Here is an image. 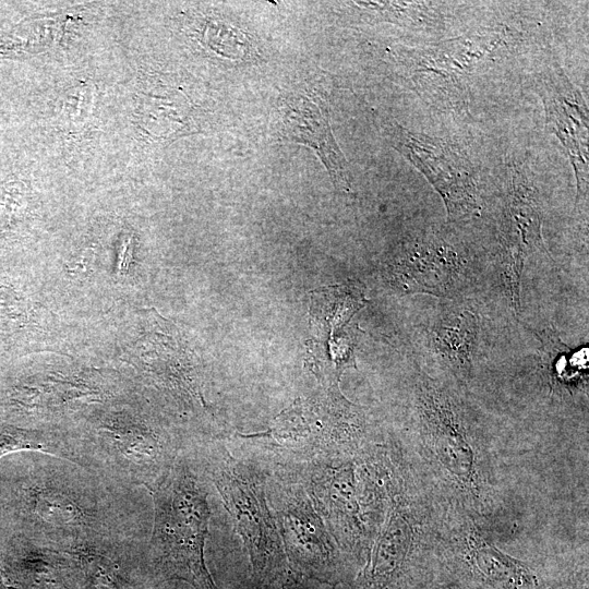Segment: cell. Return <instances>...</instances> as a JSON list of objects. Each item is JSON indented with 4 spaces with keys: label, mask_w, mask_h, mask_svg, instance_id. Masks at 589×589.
<instances>
[{
    "label": "cell",
    "mask_w": 589,
    "mask_h": 589,
    "mask_svg": "<svg viewBox=\"0 0 589 589\" xmlns=\"http://www.w3.org/2000/svg\"><path fill=\"white\" fill-rule=\"evenodd\" d=\"M10 504L24 539L58 551L76 553L146 536L134 488L48 454L26 466Z\"/></svg>",
    "instance_id": "cell-1"
},
{
    "label": "cell",
    "mask_w": 589,
    "mask_h": 589,
    "mask_svg": "<svg viewBox=\"0 0 589 589\" xmlns=\"http://www.w3.org/2000/svg\"><path fill=\"white\" fill-rule=\"evenodd\" d=\"M68 460L112 483L148 493L184 452L180 438L147 411L110 405L64 432Z\"/></svg>",
    "instance_id": "cell-2"
},
{
    "label": "cell",
    "mask_w": 589,
    "mask_h": 589,
    "mask_svg": "<svg viewBox=\"0 0 589 589\" xmlns=\"http://www.w3.org/2000/svg\"><path fill=\"white\" fill-rule=\"evenodd\" d=\"M149 494L153 526L146 551L156 574L194 589H217L204 555L212 512L202 467L184 450Z\"/></svg>",
    "instance_id": "cell-3"
},
{
    "label": "cell",
    "mask_w": 589,
    "mask_h": 589,
    "mask_svg": "<svg viewBox=\"0 0 589 589\" xmlns=\"http://www.w3.org/2000/svg\"><path fill=\"white\" fill-rule=\"evenodd\" d=\"M504 28L491 27L404 50L401 76L422 99L444 110L467 107L471 80L507 48Z\"/></svg>",
    "instance_id": "cell-4"
},
{
    "label": "cell",
    "mask_w": 589,
    "mask_h": 589,
    "mask_svg": "<svg viewBox=\"0 0 589 589\" xmlns=\"http://www.w3.org/2000/svg\"><path fill=\"white\" fill-rule=\"evenodd\" d=\"M202 461L242 539L254 576L274 582L289 566L263 480L223 447L204 450Z\"/></svg>",
    "instance_id": "cell-5"
},
{
    "label": "cell",
    "mask_w": 589,
    "mask_h": 589,
    "mask_svg": "<svg viewBox=\"0 0 589 589\" xmlns=\"http://www.w3.org/2000/svg\"><path fill=\"white\" fill-rule=\"evenodd\" d=\"M364 426L362 411L337 387L316 399L297 400L267 431L245 436L266 440L277 452L314 461L354 447Z\"/></svg>",
    "instance_id": "cell-6"
},
{
    "label": "cell",
    "mask_w": 589,
    "mask_h": 589,
    "mask_svg": "<svg viewBox=\"0 0 589 589\" xmlns=\"http://www.w3.org/2000/svg\"><path fill=\"white\" fill-rule=\"evenodd\" d=\"M274 486L271 506L289 568L329 586L347 580V562L305 489Z\"/></svg>",
    "instance_id": "cell-7"
},
{
    "label": "cell",
    "mask_w": 589,
    "mask_h": 589,
    "mask_svg": "<svg viewBox=\"0 0 589 589\" xmlns=\"http://www.w3.org/2000/svg\"><path fill=\"white\" fill-rule=\"evenodd\" d=\"M467 251L438 231L405 240L383 264L387 284L402 293H425L454 300L471 284Z\"/></svg>",
    "instance_id": "cell-8"
},
{
    "label": "cell",
    "mask_w": 589,
    "mask_h": 589,
    "mask_svg": "<svg viewBox=\"0 0 589 589\" xmlns=\"http://www.w3.org/2000/svg\"><path fill=\"white\" fill-rule=\"evenodd\" d=\"M381 128L389 144L442 197L448 220H469L480 215L473 168L458 147L446 140L406 129L393 120H383Z\"/></svg>",
    "instance_id": "cell-9"
},
{
    "label": "cell",
    "mask_w": 589,
    "mask_h": 589,
    "mask_svg": "<svg viewBox=\"0 0 589 589\" xmlns=\"http://www.w3.org/2000/svg\"><path fill=\"white\" fill-rule=\"evenodd\" d=\"M501 274L510 306L520 310L521 275L526 259L548 253L542 237V211L538 189L524 166L509 169L508 188L500 226Z\"/></svg>",
    "instance_id": "cell-10"
},
{
    "label": "cell",
    "mask_w": 589,
    "mask_h": 589,
    "mask_svg": "<svg viewBox=\"0 0 589 589\" xmlns=\"http://www.w3.org/2000/svg\"><path fill=\"white\" fill-rule=\"evenodd\" d=\"M532 87L541 98L545 129L560 140L576 178L575 206L586 208L589 191L588 106L579 89L558 67L533 75Z\"/></svg>",
    "instance_id": "cell-11"
},
{
    "label": "cell",
    "mask_w": 589,
    "mask_h": 589,
    "mask_svg": "<svg viewBox=\"0 0 589 589\" xmlns=\"http://www.w3.org/2000/svg\"><path fill=\"white\" fill-rule=\"evenodd\" d=\"M305 491L328 530L339 543L359 556L364 527L356 469L350 462L338 466L325 458L310 466Z\"/></svg>",
    "instance_id": "cell-12"
},
{
    "label": "cell",
    "mask_w": 589,
    "mask_h": 589,
    "mask_svg": "<svg viewBox=\"0 0 589 589\" xmlns=\"http://www.w3.org/2000/svg\"><path fill=\"white\" fill-rule=\"evenodd\" d=\"M278 117L283 140L312 148L334 185L349 192V168L332 132L326 103L313 94L289 93L279 100Z\"/></svg>",
    "instance_id": "cell-13"
},
{
    "label": "cell",
    "mask_w": 589,
    "mask_h": 589,
    "mask_svg": "<svg viewBox=\"0 0 589 589\" xmlns=\"http://www.w3.org/2000/svg\"><path fill=\"white\" fill-rule=\"evenodd\" d=\"M418 400L421 422L440 457L449 471L469 480L472 476V453L462 421L450 398L432 381L424 378L419 386Z\"/></svg>",
    "instance_id": "cell-14"
},
{
    "label": "cell",
    "mask_w": 589,
    "mask_h": 589,
    "mask_svg": "<svg viewBox=\"0 0 589 589\" xmlns=\"http://www.w3.org/2000/svg\"><path fill=\"white\" fill-rule=\"evenodd\" d=\"M480 318L461 303L445 305L425 329L429 350L457 377L467 378L480 346Z\"/></svg>",
    "instance_id": "cell-15"
},
{
    "label": "cell",
    "mask_w": 589,
    "mask_h": 589,
    "mask_svg": "<svg viewBox=\"0 0 589 589\" xmlns=\"http://www.w3.org/2000/svg\"><path fill=\"white\" fill-rule=\"evenodd\" d=\"M23 541L11 563L21 589H82L88 582L76 555Z\"/></svg>",
    "instance_id": "cell-16"
},
{
    "label": "cell",
    "mask_w": 589,
    "mask_h": 589,
    "mask_svg": "<svg viewBox=\"0 0 589 589\" xmlns=\"http://www.w3.org/2000/svg\"><path fill=\"white\" fill-rule=\"evenodd\" d=\"M349 7L372 17H377L411 28L436 27L438 11L434 3L422 1H353Z\"/></svg>",
    "instance_id": "cell-17"
},
{
    "label": "cell",
    "mask_w": 589,
    "mask_h": 589,
    "mask_svg": "<svg viewBox=\"0 0 589 589\" xmlns=\"http://www.w3.org/2000/svg\"><path fill=\"white\" fill-rule=\"evenodd\" d=\"M275 581H277L279 589H330L329 585L306 578L290 568Z\"/></svg>",
    "instance_id": "cell-18"
},
{
    "label": "cell",
    "mask_w": 589,
    "mask_h": 589,
    "mask_svg": "<svg viewBox=\"0 0 589 589\" xmlns=\"http://www.w3.org/2000/svg\"><path fill=\"white\" fill-rule=\"evenodd\" d=\"M93 93L88 86H80L69 98L68 110L74 120L81 121L91 107Z\"/></svg>",
    "instance_id": "cell-19"
},
{
    "label": "cell",
    "mask_w": 589,
    "mask_h": 589,
    "mask_svg": "<svg viewBox=\"0 0 589 589\" xmlns=\"http://www.w3.org/2000/svg\"><path fill=\"white\" fill-rule=\"evenodd\" d=\"M549 589H588L587 573L575 574Z\"/></svg>",
    "instance_id": "cell-20"
},
{
    "label": "cell",
    "mask_w": 589,
    "mask_h": 589,
    "mask_svg": "<svg viewBox=\"0 0 589 589\" xmlns=\"http://www.w3.org/2000/svg\"><path fill=\"white\" fill-rule=\"evenodd\" d=\"M409 589H455V588L433 573L432 575L417 582Z\"/></svg>",
    "instance_id": "cell-21"
},
{
    "label": "cell",
    "mask_w": 589,
    "mask_h": 589,
    "mask_svg": "<svg viewBox=\"0 0 589 589\" xmlns=\"http://www.w3.org/2000/svg\"><path fill=\"white\" fill-rule=\"evenodd\" d=\"M0 589H8L2 580L1 573H0Z\"/></svg>",
    "instance_id": "cell-22"
}]
</instances>
